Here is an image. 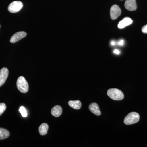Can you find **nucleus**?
<instances>
[{
	"label": "nucleus",
	"instance_id": "0eeeda50",
	"mask_svg": "<svg viewBox=\"0 0 147 147\" xmlns=\"http://www.w3.org/2000/svg\"><path fill=\"white\" fill-rule=\"evenodd\" d=\"M9 74L7 68L3 67L0 70V87L2 86L5 83Z\"/></svg>",
	"mask_w": 147,
	"mask_h": 147
},
{
	"label": "nucleus",
	"instance_id": "6e6552de",
	"mask_svg": "<svg viewBox=\"0 0 147 147\" xmlns=\"http://www.w3.org/2000/svg\"><path fill=\"white\" fill-rule=\"evenodd\" d=\"M125 7L127 9L130 11L136 10L137 8L136 0H126Z\"/></svg>",
	"mask_w": 147,
	"mask_h": 147
},
{
	"label": "nucleus",
	"instance_id": "2eb2a0df",
	"mask_svg": "<svg viewBox=\"0 0 147 147\" xmlns=\"http://www.w3.org/2000/svg\"><path fill=\"white\" fill-rule=\"evenodd\" d=\"M19 111L21 113V115L24 117H26L28 115L26 110L24 106H22L19 108Z\"/></svg>",
	"mask_w": 147,
	"mask_h": 147
},
{
	"label": "nucleus",
	"instance_id": "f257e3e1",
	"mask_svg": "<svg viewBox=\"0 0 147 147\" xmlns=\"http://www.w3.org/2000/svg\"><path fill=\"white\" fill-rule=\"evenodd\" d=\"M107 94L110 98L115 100H122L124 97L122 92L117 89L112 88L108 90Z\"/></svg>",
	"mask_w": 147,
	"mask_h": 147
},
{
	"label": "nucleus",
	"instance_id": "9b49d317",
	"mask_svg": "<svg viewBox=\"0 0 147 147\" xmlns=\"http://www.w3.org/2000/svg\"><path fill=\"white\" fill-rule=\"evenodd\" d=\"M62 108L60 105L54 106L51 110V114L56 117H60L62 113Z\"/></svg>",
	"mask_w": 147,
	"mask_h": 147
},
{
	"label": "nucleus",
	"instance_id": "20e7f679",
	"mask_svg": "<svg viewBox=\"0 0 147 147\" xmlns=\"http://www.w3.org/2000/svg\"><path fill=\"white\" fill-rule=\"evenodd\" d=\"M23 4L20 1H15L11 3L9 5L8 9L11 13L18 12L23 8Z\"/></svg>",
	"mask_w": 147,
	"mask_h": 147
},
{
	"label": "nucleus",
	"instance_id": "f03ea898",
	"mask_svg": "<svg viewBox=\"0 0 147 147\" xmlns=\"http://www.w3.org/2000/svg\"><path fill=\"white\" fill-rule=\"evenodd\" d=\"M16 85L18 90L21 92L26 93L28 91V84L24 76H21L18 77Z\"/></svg>",
	"mask_w": 147,
	"mask_h": 147
},
{
	"label": "nucleus",
	"instance_id": "7ed1b4c3",
	"mask_svg": "<svg viewBox=\"0 0 147 147\" xmlns=\"http://www.w3.org/2000/svg\"><path fill=\"white\" fill-rule=\"evenodd\" d=\"M140 116L138 113L131 112L129 113L124 119V123L127 125L137 123L139 120Z\"/></svg>",
	"mask_w": 147,
	"mask_h": 147
},
{
	"label": "nucleus",
	"instance_id": "f3484780",
	"mask_svg": "<svg viewBox=\"0 0 147 147\" xmlns=\"http://www.w3.org/2000/svg\"><path fill=\"white\" fill-rule=\"evenodd\" d=\"M142 32L144 33H147V25L143 27L142 28Z\"/></svg>",
	"mask_w": 147,
	"mask_h": 147
},
{
	"label": "nucleus",
	"instance_id": "423d86ee",
	"mask_svg": "<svg viewBox=\"0 0 147 147\" xmlns=\"http://www.w3.org/2000/svg\"><path fill=\"white\" fill-rule=\"evenodd\" d=\"M26 32H19L16 33L12 36L11 38L10 41L11 43H15L21 40L26 36Z\"/></svg>",
	"mask_w": 147,
	"mask_h": 147
},
{
	"label": "nucleus",
	"instance_id": "1a4fd4ad",
	"mask_svg": "<svg viewBox=\"0 0 147 147\" xmlns=\"http://www.w3.org/2000/svg\"><path fill=\"white\" fill-rule=\"evenodd\" d=\"M133 21L129 17H125L119 23L118 27L119 29H122L132 24Z\"/></svg>",
	"mask_w": 147,
	"mask_h": 147
},
{
	"label": "nucleus",
	"instance_id": "ddd939ff",
	"mask_svg": "<svg viewBox=\"0 0 147 147\" xmlns=\"http://www.w3.org/2000/svg\"><path fill=\"white\" fill-rule=\"evenodd\" d=\"M10 133L5 129L0 128V140L6 139L9 137Z\"/></svg>",
	"mask_w": 147,
	"mask_h": 147
},
{
	"label": "nucleus",
	"instance_id": "412c9836",
	"mask_svg": "<svg viewBox=\"0 0 147 147\" xmlns=\"http://www.w3.org/2000/svg\"><path fill=\"white\" fill-rule=\"evenodd\" d=\"M0 27H1V26H0Z\"/></svg>",
	"mask_w": 147,
	"mask_h": 147
},
{
	"label": "nucleus",
	"instance_id": "aec40b11",
	"mask_svg": "<svg viewBox=\"0 0 147 147\" xmlns=\"http://www.w3.org/2000/svg\"><path fill=\"white\" fill-rule=\"evenodd\" d=\"M111 45H112V46H114V45H115V41H111Z\"/></svg>",
	"mask_w": 147,
	"mask_h": 147
},
{
	"label": "nucleus",
	"instance_id": "a211bd4d",
	"mask_svg": "<svg viewBox=\"0 0 147 147\" xmlns=\"http://www.w3.org/2000/svg\"><path fill=\"white\" fill-rule=\"evenodd\" d=\"M124 41L123 40H121L120 41L118 42V44L120 46H122L124 45Z\"/></svg>",
	"mask_w": 147,
	"mask_h": 147
},
{
	"label": "nucleus",
	"instance_id": "9d476101",
	"mask_svg": "<svg viewBox=\"0 0 147 147\" xmlns=\"http://www.w3.org/2000/svg\"><path fill=\"white\" fill-rule=\"evenodd\" d=\"M89 109L92 113H93L96 115L100 116L101 115V112L99 109V106L95 102L90 104L89 106Z\"/></svg>",
	"mask_w": 147,
	"mask_h": 147
},
{
	"label": "nucleus",
	"instance_id": "dca6fc26",
	"mask_svg": "<svg viewBox=\"0 0 147 147\" xmlns=\"http://www.w3.org/2000/svg\"><path fill=\"white\" fill-rule=\"evenodd\" d=\"M6 109V105L4 103H0V116L3 113Z\"/></svg>",
	"mask_w": 147,
	"mask_h": 147
},
{
	"label": "nucleus",
	"instance_id": "6ab92c4d",
	"mask_svg": "<svg viewBox=\"0 0 147 147\" xmlns=\"http://www.w3.org/2000/svg\"><path fill=\"white\" fill-rule=\"evenodd\" d=\"M114 53L115 54H117V55H119L120 53V52L118 50L116 49V50H114Z\"/></svg>",
	"mask_w": 147,
	"mask_h": 147
},
{
	"label": "nucleus",
	"instance_id": "39448f33",
	"mask_svg": "<svg viewBox=\"0 0 147 147\" xmlns=\"http://www.w3.org/2000/svg\"><path fill=\"white\" fill-rule=\"evenodd\" d=\"M121 13V11L119 7L117 5H113L111 7L110 10V15L111 18L113 20L117 19Z\"/></svg>",
	"mask_w": 147,
	"mask_h": 147
},
{
	"label": "nucleus",
	"instance_id": "4468645a",
	"mask_svg": "<svg viewBox=\"0 0 147 147\" xmlns=\"http://www.w3.org/2000/svg\"><path fill=\"white\" fill-rule=\"evenodd\" d=\"M48 128L49 127L47 123L42 124L39 127V132L40 135H44L47 134Z\"/></svg>",
	"mask_w": 147,
	"mask_h": 147
},
{
	"label": "nucleus",
	"instance_id": "f8f14e48",
	"mask_svg": "<svg viewBox=\"0 0 147 147\" xmlns=\"http://www.w3.org/2000/svg\"><path fill=\"white\" fill-rule=\"evenodd\" d=\"M68 104L71 108L76 110H79L82 107V102L79 100H70L68 102Z\"/></svg>",
	"mask_w": 147,
	"mask_h": 147
}]
</instances>
